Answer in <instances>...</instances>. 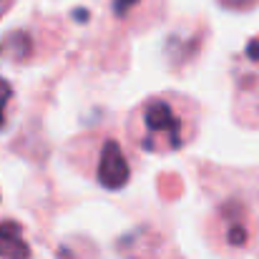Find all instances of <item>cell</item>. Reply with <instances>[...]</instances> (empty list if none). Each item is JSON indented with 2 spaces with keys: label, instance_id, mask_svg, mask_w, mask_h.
<instances>
[{
  "label": "cell",
  "instance_id": "10",
  "mask_svg": "<svg viewBox=\"0 0 259 259\" xmlns=\"http://www.w3.org/2000/svg\"><path fill=\"white\" fill-rule=\"evenodd\" d=\"M222 3H224V5H239L242 0H222Z\"/></svg>",
  "mask_w": 259,
  "mask_h": 259
},
{
  "label": "cell",
  "instance_id": "1",
  "mask_svg": "<svg viewBox=\"0 0 259 259\" xmlns=\"http://www.w3.org/2000/svg\"><path fill=\"white\" fill-rule=\"evenodd\" d=\"M131 179L128 161L118 146V141H106L101 149V161H98V184L103 189H123Z\"/></svg>",
  "mask_w": 259,
  "mask_h": 259
},
{
  "label": "cell",
  "instance_id": "3",
  "mask_svg": "<svg viewBox=\"0 0 259 259\" xmlns=\"http://www.w3.org/2000/svg\"><path fill=\"white\" fill-rule=\"evenodd\" d=\"M0 259H30V247L18 222H0Z\"/></svg>",
  "mask_w": 259,
  "mask_h": 259
},
{
  "label": "cell",
  "instance_id": "5",
  "mask_svg": "<svg viewBox=\"0 0 259 259\" xmlns=\"http://www.w3.org/2000/svg\"><path fill=\"white\" fill-rule=\"evenodd\" d=\"M10 96H13V86L5 78H0V128L5 126V106H8Z\"/></svg>",
  "mask_w": 259,
  "mask_h": 259
},
{
  "label": "cell",
  "instance_id": "8",
  "mask_svg": "<svg viewBox=\"0 0 259 259\" xmlns=\"http://www.w3.org/2000/svg\"><path fill=\"white\" fill-rule=\"evenodd\" d=\"M247 58H252L254 63H259V38L257 40H249V46H247Z\"/></svg>",
  "mask_w": 259,
  "mask_h": 259
},
{
  "label": "cell",
  "instance_id": "2",
  "mask_svg": "<svg viewBox=\"0 0 259 259\" xmlns=\"http://www.w3.org/2000/svg\"><path fill=\"white\" fill-rule=\"evenodd\" d=\"M144 123L149 131L154 134H166L169 139V149H181L184 146V139H181V121L179 116L174 113V108L156 98V101H149L146 108H144Z\"/></svg>",
  "mask_w": 259,
  "mask_h": 259
},
{
  "label": "cell",
  "instance_id": "9",
  "mask_svg": "<svg viewBox=\"0 0 259 259\" xmlns=\"http://www.w3.org/2000/svg\"><path fill=\"white\" fill-rule=\"evenodd\" d=\"M73 18H76L78 23H86V20H88V13H86V10H76V13H73Z\"/></svg>",
  "mask_w": 259,
  "mask_h": 259
},
{
  "label": "cell",
  "instance_id": "4",
  "mask_svg": "<svg viewBox=\"0 0 259 259\" xmlns=\"http://www.w3.org/2000/svg\"><path fill=\"white\" fill-rule=\"evenodd\" d=\"M3 48H8L15 61H25V58H30V53H33V43H30L28 33H23V30L8 35L5 43H3Z\"/></svg>",
  "mask_w": 259,
  "mask_h": 259
},
{
  "label": "cell",
  "instance_id": "6",
  "mask_svg": "<svg viewBox=\"0 0 259 259\" xmlns=\"http://www.w3.org/2000/svg\"><path fill=\"white\" fill-rule=\"evenodd\" d=\"M247 237H249L247 229L239 227V224L229 229V244H232V247H244V244H247Z\"/></svg>",
  "mask_w": 259,
  "mask_h": 259
},
{
  "label": "cell",
  "instance_id": "7",
  "mask_svg": "<svg viewBox=\"0 0 259 259\" xmlns=\"http://www.w3.org/2000/svg\"><path fill=\"white\" fill-rule=\"evenodd\" d=\"M136 3H139V0H111V8H113V13H116L118 18H123Z\"/></svg>",
  "mask_w": 259,
  "mask_h": 259
}]
</instances>
